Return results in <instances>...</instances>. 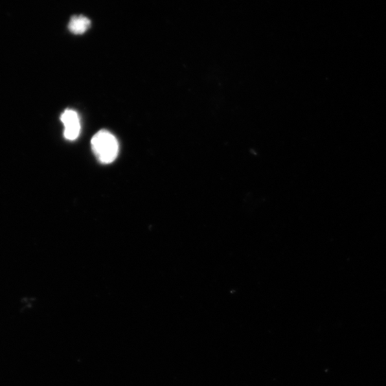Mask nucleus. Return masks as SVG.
I'll return each instance as SVG.
<instances>
[{"instance_id":"7ed1b4c3","label":"nucleus","mask_w":386,"mask_h":386,"mask_svg":"<svg viewBox=\"0 0 386 386\" xmlns=\"http://www.w3.org/2000/svg\"><path fill=\"white\" fill-rule=\"evenodd\" d=\"M91 27V21L84 15L71 16L68 23V30L74 34H82Z\"/></svg>"},{"instance_id":"f03ea898","label":"nucleus","mask_w":386,"mask_h":386,"mask_svg":"<svg viewBox=\"0 0 386 386\" xmlns=\"http://www.w3.org/2000/svg\"><path fill=\"white\" fill-rule=\"evenodd\" d=\"M65 126L64 135L69 140H75L80 133V124L78 113L73 110H66L60 117Z\"/></svg>"},{"instance_id":"f257e3e1","label":"nucleus","mask_w":386,"mask_h":386,"mask_svg":"<svg viewBox=\"0 0 386 386\" xmlns=\"http://www.w3.org/2000/svg\"><path fill=\"white\" fill-rule=\"evenodd\" d=\"M91 146L100 163L109 164L117 159L119 151L117 139L109 131L102 130L98 132L92 138Z\"/></svg>"}]
</instances>
